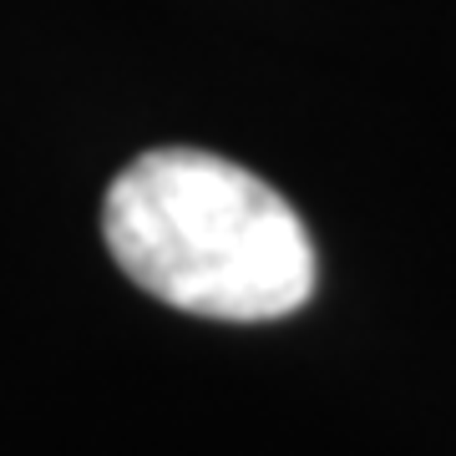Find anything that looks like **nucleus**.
<instances>
[{
  "mask_svg": "<svg viewBox=\"0 0 456 456\" xmlns=\"http://www.w3.org/2000/svg\"><path fill=\"white\" fill-rule=\"evenodd\" d=\"M102 233L122 274L183 314L259 325L314 294V244L299 213L213 152H142L107 188Z\"/></svg>",
  "mask_w": 456,
  "mask_h": 456,
  "instance_id": "obj_1",
  "label": "nucleus"
}]
</instances>
